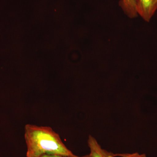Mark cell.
Wrapping results in <instances>:
<instances>
[{"label":"cell","instance_id":"1","mask_svg":"<svg viewBox=\"0 0 157 157\" xmlns=\"http://www.w3.org/2000/svg\"><path fill=\"white\" fill-rule=\"evenodd\" d=\"M24 138L26 157H41L45 155H75L62 141L59 135L50 127L27 124Z\"/></svg>","mask_w":157,"mask_h":157},{"label":"cell","instance_id":"2","mask_svg":"<svg viewBox=\"0 0 157 157\" xmlns=\"http://www.w3.org/2000/svg\"><path fill=\"white\" fill-rule=\"evenodd\" d=\"M137 14L149 22L157 10V0H136Z\"/></svg>","mask_w":157,"mask_h":157},{"label":"cell","instance_id":"3","mask_svg":"<svg viewBox=\"0 0 157 157\" xmlns=\"http://www.w3.org/2000/svg\"><path fill=\"white\" fill-rule=\"evenodd\" d=\"M87 144L90 149V157H116L113 153L102 148L96 138L92 135L89 136Z\"/></svg>","mask_w":157,"mask_h":157},{"label":"cell","instance_id":"4","mask_svg":"<svg viewBox=\"0 0 157 157\" xmlns=\"http://www.w3.org/2000/svg\"><path fill=\"white\" fill-rule=\"evenodd\" d=\"M119 4L124 13L129 18H134L138 16L136 0H120Z\"/></svg>","mask_w":157,"mask_h":157},{"label":"cell","instance_id":"5","mask_svg":"<svg viewBox=\"0 0 157 157\" xmlns=\"http://www.w3.org/2000/svg\"><path fill=\"white\" fill-rule=\"evenodd\" d=\"M116 157H147L146 155L144 154H140L137 152L133 153H119L114 154Z\"/></svg>","mask_w":157,"mask_h":157},{"label":"cell","instance_id":"6","mask_svg":"<svg viewBox=\"0 0 157 157\" xmlns=\"http://www.w3.org/2000/svg\"><path fill=\"white\" fill-rule=\"evenodd\" d=\"M41 157H90V156L89 155H86L82 156H77L75 155L73 156H63L58 155H45Z\"/></svg>","mask_w":157,"mask_h":157}]
</instances>
